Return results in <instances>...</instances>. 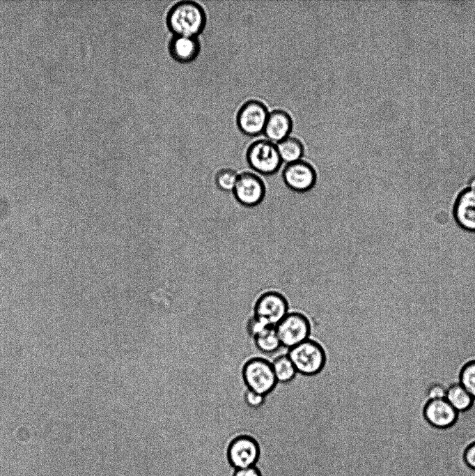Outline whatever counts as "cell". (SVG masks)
<instances>
[{
    "mask_svg": "<svg viewBox=\"0 0 475 476\" xmlns=\"http://www.w3.org/2000/svg\"><path fill=\"white\" fill-rule=\"evenodd\" d=\"M236 201L245 207H255L264 199L266 187L260 176L253 171H243L238 174L233 190Z\"/></svg>",
    "mask_w": 475,
    "mask_h": 476,
    "instance_id": "obj_8",
    "label": "cell"
},
{
    "mask_svg": "<svg viewBox=\"0 0 475 476\" xmlns=\"http://www.w3.org/2000/svg\"><path fill=\"white\" fill-rule=\"evenodd\" d=\"M465 460L467 464L475 470V443L471 445L465 451Z\"/></svg>",
    "mask_w": 475,
    "mask_h": 476,
    "instance_id": "obj_25",
    "label": "cell"
},
{
    "mask_svg": "<svg viewBox=\"0 0 475 476\" xmlns=\"http://www.w3.org/2000/svg\"><path fill=\"white\" fill-rule=\"evenodd\" d=\"M265 322L260 318L253 316L247 323V331L249 336L254 338L267 328H270Z\"/></svg>",
    "mask_w": 475,
    "mask_h": 476,
    "instance_id": "obj_21",
    "label": "cell"
},
{
    "mask_svg": "<svg viewBox=\"0 0 475 476\" xmlns=\"http://www.w3.org/2000/svg\"><path fill=\"white\" fill-rule=\"evenodd\" d=\"M254 339L257 349L265 354H273L282 346L274 327L267 328Z\"/></svg>",
    "mask_w": 475,
    "mask_h": 476,
    "instance_id": "obj_17",
    "label": "cell"
},
{
    "mask_svg": "<svg viewBox=\"0 0 475 476\" xmlns=\"http://www.w3.org/2000/svg\"><path fill=\"white\" fill-rule=\"evenodd\" d=\"M277 147L282 162L286 164L302 160L304 153L302 142L293 137H288L278 142Z\"/></svg>",
    "mask_w": 475,
    "mask_h": 476,
    "instance_id": "obj_15",
    "label": "cell"
},
{
    "mask_svg": "<svg viewBox=\"0 0 475 476\" xmlns=\"http://www.w3.org/2000/svg\"><path fill=\"white\" fill-rule=\"evenodd\" d=\"M168 50L175 61L187 64L198 57L201 43L197 37L173 36L169 40Z\"/></svg>",
    "mask_w": 475,
    "mask_h": 476,
    "instance_id": "obj_12",
    "label": "cell"
},
{
    "mask_svg": "<svg viewBox=\"0 0 475 476\" xmlns=\"http://www.w3.org/2000/svg\"><path fill=\"white\" fill-rule=\"evenodd\" d=\"M287 355L297 374L307 376L321 372L327 361L324 348L320 343L311 339L288 349Z\"/></svg>",
    "mask_w": 475,
    "mask_h": 476,
    "instance_id": "obj_2",
    "label": "cell"
},
{
    "mask_svg": "<svg viewBox=\"0 0 475 476\" xmlns=\"http://www.w3.org/2000/svg\"><path fill=\"white\" fill-rule=\"evenodd\" d=\"M233 476H261L260 470L255 466L236 469Z\"/></svg>",
    "mask_w": 475,
    "mask_h": 476,
    "instance_id": "obj_24",
    "label": "cell"
},
{
    "mask_svg": "<svg viewBox=\"0 0 475 476\" xmlns=\"http://www.w3.org/2000/svg\"><path fill=\"white\" fill-rule=\"evenodd\" d=\"M275 330L281 346L288 349L309 339L311 332L309 318L298 312H288Z\"/></svg>",
    "mask_w": 475,
    "mask_h": 476,
    "instance_id": "obj_5",
    "label": "cell"
},
{
    "mask_svg": "<svg viewBox=\"0 0 475 476\" xmlns=\"http://www.w3.org/2000/svg\"><path fill=\"white\" fill-rule=\"evenodd\" d=\"M269 113L263 102L249 100L242 105L237 112V126L242 134L257 137L263 133Z\"/></svg>",
    "mask_w": 475,
    "mask_h": 476,
    "instance_id": "obj_6",
    "label": "cell"
},
{
    "mask_svg": "<svg viewBox=\"0 0 475 476\" xmlns=\"http://www.w3.org/2000/svg\"><path fill=\"white\" fill-rule=\"evenodd\" d=\"M424 415L433 426L444 428L454 423L457 410L446 399L433 400L426 404Z\"/></svg>",
    "mask_w": 475,
    "mask_h": 476,
    "instance_id": "obj_14",
    "label": "cell"
},
{
    "mask_svg": "<svg viewBox=\"0 0 475 476\" xmlns=\"http://www.w3.org/2000/svg\"><path fill=\"white\" fill-rule=\"evenodd\" d=\"M281 177L286 187L297 193H305L312 190L318 178L313 166L303 160L286 164L282 170Z\"/></svg>",
    "mask_w": 475,
    "mask_h": 476,
    "instance_id": "obj_10",
    "label": "cell"
},
{
    "mask_svg": "<svg viewBox=\"0 0 475 476\" xmlns=\"http://www.w3.org/2000/svg\"><path fill=\"white\" fill-rule=\"evenodd\" d=\"M293 129L290 115L282 109H275L269 113L263 135L272 142H279L289 137Z\"/></svg>",
    "mask_w": 475,
    "mask_h": 476,
    "instance_id": "obj_13",
    "label": "cell"
},
{
    "mask_svg": "<svg viewBox=\"0 0 475 476\" xmlns=\"http://www.w3.org/2000/svg\"><path fill=\"white\" fill-rule=\"evenodd\" d=\"M244 400L249 407L258 408L262 406L265 403V397L248 390L245 392Z\"/></svg>",
    "mask_w": 475,
    "mask_h": 476,
    "instance_id": "obj_22",
    "label": "cell"
},
{
    "mask_svg": "<svg viewBox=\"0 0 475 476\" xmlns=\"http://www.w3.org/2000/svg\"><path fill=\"white\" fill-rule=\"evenodd\" d=\"M468 188L475 191V174L469 179L468 183Z\"/></svg>",
    "mask_w": 475,
    "mask_h": 476,
    "instance_id": "obj_26",
    "label": "cell"
},
{
    "mask_svg": "<svg viewBox=\"0 0 475 476\" xmlns=\"http://www.w3.org/2000/svg\"><path fill=\"white\" fill-rule=\"evenodd\" d=\"M246 160L255 173L263 176L275 174L283 163L277 144L268 139L251 143L247 150Z\"/></svg>",
    "mask_w": 475,
    "mask_h": 476,
    "instance_id": "obj_4",
    "label": "cell"
},
{
    "mask_svg": "<svg viewBox=\"0 0 475 476\" xmlns=\"http://www.w3.org/2000/svg\"><path fill=\"white\" fill-rule=\"evenodd\" d=\"M242 374L248 390L265 397L270 394L278 383L272 362L263 358L255 357L247 361Z\"/></svg>",
    "mask_w": 475,
    "mask_h": 476,
    "instance_id": "obj_3",
    "label": "cell"
},
{
    "mask_svg": "<svg viewBox=\"0 0 475 476\" xmlns=\"http://www.w3.org/2000/svg\"><path fill=\"white\" fill-rule=\"evenodd\" d=\"M460 385L472 398H475V362L464 367L460 375Z\"/></svg>",
    "mask_w": 475,
    "mask_h": 476,
    "instance_id": "obj_20",
    "label": "cell"
},
{
    "mask_svg": "<svg viewBox=\"0 0 475 476\" xmlns=\"http://www.w3.org/2000/svg\"><path fill=\"white\" fill-rule=\"evenodd\" d=\"M238 174H239L233 169H221L216 174L215 178V184L221 191H233L235 186Z\"/></svg>",
    "mask_w": 475,
    "mask_h": 476,
    "instance_id": "obj_19",
    "label": "cell"
},
{
    "mask_svg": "<svg viewBox=\"0 0 475 476\" xmlns=\"http://www.w3.org/2000/svg\"><path fill=\"white\" fill-rule=\"evenodd\" d=\"M447 390L442 385L435 384L431 386L428 391V397L430 401L437 399H446Z\"/></svg>",
    "mask_w": 475,
    "mask_h": 476,
    "instance_id": "obj_23",
    "label": "cell"
},
{
    "mask_svg": "<svg viewBox=\"0 0 475 476\" xmlns=\"http://www.w3.org/2000/svg\"><path fill=\"white\" fill-rule=\"evenodd\" d=\"M274 374L278 383H286L292 381L297 372L288 355H280L272 362Z\"/></svg>",
    "mask_w": 475,
    "mask_h": 476,
    "instance_id": "obj_16",
    "label": "cell"
},
{
    "mask_svg": "<svg viewBox=\"0 0 475 476\" xmlns=\"http://www.w3.org/2000/svg\"><path fill=\"white\" fill-rule=\"evenodd\" d=\"M473 398L460 385L451 386L446 392V400L457 411L468 409L472 402Z\"/></svg>",
    "mask_w": 475,
    "mask_h": 476,
    "instance_id": "obj_18",
    "label": "cell"
},
{
    "mask_svg": "<svg viewBox=\"0 0 475 476\" xmlns=\"http://www.w3.org/2000/svg\"><path fill=\"white\" fill-rule=\"evenodd\" d=\"M203 8L193 1H181L168 11L166 22L173 36L197 37L206 24Z\"/></svg>",
    "mask_w": 475,
    "mask_h": 476,
    "instance_id": "obj_1",
    "label": "cell"
},
{
    "mask_svg": "<svg viewBox=\"0 0 475 476\" xmlns=\"http://www.w3.org/2000/svg\"><path fill=\"white\" fill-rule=\"evenodd\" d=\"M453 214L460 227L475 232V191L467 187L459 193L454 203Z\"/></svg>",
    "mask_w": 475,
    "mask_h": 476,
    "instance_id": "obj_11",
    "label": "cell"
},
{
    "mask_svg": "<svg viewBox=\"0 0 475 476\" xmlns=\"http://www.w3.org/2000/svg\"><path fill=\"white\" fill-rule=\"evenodd\" d=\"M289 305L286 297L275 291L260 294L254 307V316L269 326L275 328L288 314Z\"/></svg>",
    "mask_w": 475,
    "mask_h": 476,
    "instance_id": "obj_7",
    "label": "cell"
},
{
    "mask_svg": "<svg viewBox=\"0 0 475 476\" xmlns=\"http://www.w3.org/2000/svg\"><path fill=\"white\" fill-rule=\"evenodd\" d=\"M260 454L257 440L250 435L240 434L234 437L227 448V458L235 469H242L256 465Z\"/></svg>",
    "mask_w": 475,
    "mask_h": 476,
    "instance_id": "obj_9",
    "label": "cell"
}]
</instances>
